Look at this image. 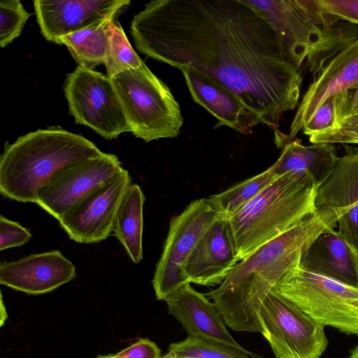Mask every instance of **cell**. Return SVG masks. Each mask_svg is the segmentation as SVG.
<instances>
[{"mask_svg": "<svg viewBox=\"0 0 358 358\" xmlns=\"http://www.w3.org/2000/svg\"><path fill=\"white\" fill-rule=\"evenodd\" d=\"M131 34L141 53L213 77L274 131L299 103V70L245 0L151 1L134 17Z\"/></svg>", "mask_w": 358, "mask_h": 358, "instance_id": "1", "label": "cell"}, {"mask_svg": "<svg viewBox=\"0 0 358 358\" xmlns=\"http://www.w3.org/2000/svg\"><path fill=\"white\" fill-rule=\"evenodd\" d=\"M342 212L317 208L315 214L240 261L217 288L205 294L225 324L235 331L262 333L258 313L263 301L279 280L301 263L313 241L335 229Z\"/></svg>", "mask_w": 358, "mask_h": 358, "instance_id": "2", "label": "cell"}, {"mask_svg": "<svg viewBox=\"0 0 358 358\" xmlns=\"http://www.w3.org/2000/svg\"><path fill=\"white\" fill-rule=\"evenodd\" d=\"M269 23L299 70L304 62L314 79L337 54L358 38V26L340 22L317 0H245Z\"/></svg>", "mask_w": 358, "mask_h": 358, "instance_id": "3", "label": "cell"}, {"mask_svg": "<svg viewBox=\"0 0 358 358\" xmlns=\"http://www.w3.org/2000/svg\"><path fill=\"white\" fill-rule=\"evenodd\" d=\"M102 152L82 135L62 128L28 133L5 145L0 157V193L36 203L39 192L59 171Z\"/></svg>", "mask_w": 358, "mask_h": 358, "instance_id": "4", "label": "cell"}, {"mask_svg": "<svg viewBox=\"0 0 358 358\" xmlns=\"http://www.w3.org/2000/svg\"><path fill=\"white\" fill-rule=\"evenodd\" d=\"M317 187L309 172L287 173L225 217L239 261L315 214Z\"/></svg>", "mask_w": 358, "mask_h": 358, "instance_id": "5", "label": "cell"}, {"mask_svg": "<svg viewBox=\"0 0 358 358\" xmlns=\"http://www.w3.org/2000/svg\"><path fill=\"white\" fill-rule=\"evenodd\" d=\"M110 79L136 137L150 142L178 136L183 124L180 105L147 66L124 71Z\"/></svg>", "mask_w": 358, "mask_h": 358, "instance_id": "6", "label": "cell"}, {"mask_svg": "<svg viewBox=\"0 0 358 358\" xmlns=\"http://www.w3.org/2000/svg\"><path fill=\"white\" fill-rule=\"evenodd\" d=\"M271 292L322 326L358 336V287L310 271L299 264L279 280Z\"/></svg>", "mask_w": 358, "mask_h": 358, "instance_id": "7", "label": "cell"}, {"mask_svg": "<svg viewBox=\"0 0 358 358\" xmlns=\"http://www.w3.org/2000/svg\"><path fill=\"white\" fill-rule=\"evenodd\" d=\"M258 316L275 358H320L327 349L324 327L271 291Z\"/></svg>", "mask_w": 358, "mask_h": 358, "instance_id": "8", "label": "cell"}, {"mask_svg": "<svg viewBox=\"0 0 358 358\" xmlns=\"http://www.w3.org/2000/svg\"><path fill=\"white\" fill-rule=\"evenodd\" d=\"M64 94L77 124L108 140L131 131L122 103L107 76L78 66L66 76Z\"/></svg>", "mask_w": 358, "mask_h": 358, "instance_id": "9", "label": "cell"}, {"mask_svg": "<svg viewBox=\"0 0 358 358\" xmlns=\"http://www.w3.org/2000/svg\"><path fill=\"white\" fill-rule=\"evenodd\" d=\"M221 216L209 206L207 198H201L192 201L180 214L171 218L152 281L157 299L165 301L189 282L182 265L207 229Z\"/></svg>", "mask_w": 358, "mask_h": 358, "instance_id": "10", "label": "cell"}, {"mask_svg": "<svg viewBox=\"0 0 358 358\" xmlns=\"http://www.w3.org/2000/svg\"><path fill=\"white\" fill-rule=\"evenodd\" d=\"M122 169L113 154L83 159L56 174L39 192L36 203L59 221Z\"/></svg>", "mask_w": 358, "mask_h": 358, "instance_id": "11", "label": "cell"}, {"mask_svg": "<svg viewBox=\"0 0 358 358\" xmlns=\"http://www.w3.org/2000/svg\"><path fill=\"white\" fill-rule=\"evenodd\" d=\"M131 185L129 171L123 168L61 218V227L80 243L105 240L113 232L118 208Z\"/></svg>", "mask_w": 358, "mask_h": 358, "instance_id": "12", "label": "cell"}, {"mask_svg": "<svg viewBox=\"0 0 358 358\" xmlns=\"http://www.w3.org/2000/svg\"><path fill=\"white\" fill-rule=\"evenodd\" d=\"M128 0H35L34 7L43 36L56 42L62 36L114 19Z\"/></svg>", "mask_w": 358, "mask_h": 358, "instance_id": "13", "label": "cell"}, {"mask_svg": "<svg viewBox=\"0 0 358 358\" xmlns=\"http://www.w3.org/2000/svg\"><path fill=\"white\" fill-rule=\"evenodd\" d=\"M328 177L317 187V208H338L344 214L338 232L358 252V147L343 145Z\"/></svg>", "mask_w": 358, "mask_h": 358, "instance_id": "14", "label": "cell"}, {"mask_svg": "<svg viewBox=\"0 0 358 358\" xmlns=\"http://www.w3.org/2000/svg\"><path fill=\"white\" fill-rule=\"evenodd\" d=\"M76 277L75 266L59 250L32 254L0 264L1 284L27 294L52 292Z\"/></svg>", "mask_w": 358, "mask_h": 358, "instance_id": "15", "label": "cell"}, {"mask_svg": "<svg viewBox=\"0 0 358 358\" xmlns=\"http://www.w3.org/2000/svg\"><path fill=\"white\" fill-rule=\"evenodd\" d=\"M358 87V39L331 59L305 93L290 126L296 138L316 110L329 98Z\"/></svg>", "mask_w": 358, "mask_h": 358, "instance_id": "16", "label": "cell"}, {"mask_svg": "<svg viewBox=\"0 0 358 358\" xmlns=\"http://www.w3.org/2000/svg\"><path fill=\"white\" fill-rule=\"evenodd\" d=\"M180 70L193 100L218 120L217 126H227L248 134L262 123L234 92L216 79L194 69Z\"/></svg>", "mask_w": 358, "mask_h": 358, "instance_id": "17", "label": "cell"}, {"mask_svg": "<svg viewBox=\"0 0 358 358\" xmlns=\"http://www.w3.org/2000/svg\"><path fill=\"white\" fill-rule=\"evenodd\" d=\"M239 262L228 234L226 218L221 216L203 235L182 269L189 282L215 286L223 282Z\"/></svg>", "mask_w": 358, "mask_h": 358, "instance_id": "18", "label": "cell"}, {"mask_svg": "<svg viewBox=\"0 0 358 358\" xmlns=\"http://www.w3.org/2000/svg\"><path fill=\"white\" fill-rule=\"evenodd\" d=\"M165 301L169 313L182 325L188 337L244 348L229 333L214 303L189 282L176 289Z\"/></svg>", "mask_w": 358, "mask_h": 358, "instance_id": "19", "label": "cell"}, {"mask_svg": "<svg viewBox=\"0 0 358 358\" xmlns=\"http://www.w3.org/2000/svg\"><path fill=\"white\" fill-rule=\"evenodd\" d=\"M300 264L310 271L358 287V252L335 229L320 234Z\"/></svg>", "mask_w": 358, "mask_h": 358, "instance_id": "20", "label": "cell"}, {"mask_svg": "<svg viewBox=\"0 0 358 358\" xmlns=\"http://www.w3.org/2000/svg\"><path fill=\"white\" fill-rule=\"evenodd\" d=\"M275 143L281 150L278 159L271 166L280 177L295 172H309L318 186L328 177L338 158L332 144L316 143L303 145L299 138L291 139L279 130L274 131Z\"/></svg>", "mask_w": 358, "mask_h": 358, "instance_id": "21", "label": "cell"}, {"mask_svg": "<svg viewBox=\"0 0 358 358\" xmlns=\"http://www.w3.org/2000/svg\"><path fill=\"white\" fill-rule=\"evenodd\" d=\"M145 200L141 187L131 184L121 201L113 229L114 236L135 264L139 263L143 259V211Z\"/></svg>", "mask_w": 358, "mask_h": 358, "instance_id": "22", "label": "cell"}, {"mask_svg": "<svg viewBox=\"0 0 358 358\" xmlns=\"http://www.w3.org/2000/svg\"><path fill=\"white\" fill-rule=\"evenodd\" d=\"M113 20H107L62 36L55 43L65 45L79 66L94 70L105 62L108 33Z\"/></svg>", "mask_w": 358, "mask_h": 358, "instance_id": "23", "label": "cell"}, {"mask_svg": "<svg viewBox=\"0 0 358 358\" xmlns=\"http://www.w3.org/2000/svg\"><path fill=\"white\" fill-rule=\"evenodd\" d=\"M278 177L270 166L264 172L248 178L219 194L207 198L209 206L227 217L267 187Z\"/></svg>", "mask_w": 358, "mask_h": 358, "instance_id": "24", "label": "cell"}, {"mask_svg": "<svg viewBox=\"0 0 358 358\" xmlns=\"http://www.w3.org/2000/svg\"><path fill=\"white\" fill-rule=\"evenodd\" d=\"M103 64L110 78L126 70L146 66L132 48L121 25L114 20L109 29Z\"/></svg>", "mask_w": 358, "mask_h": 358, "instance_id": "25", "label": "cell"}, {"mask_svg": "<svg viewBox=\"0 0 358 358\" xmlns=\"http://www.w3.org/2000/svg\"><path fill=\"white\" fill-rule=\"evenodd\" d=\"M169 352L176 358H262L243 349L188 337L171 343Z\"/></svg>", "mask_w": 358, "mask_h": 358, "instance_id": "26", "label": "cell"}, {"mask_svg": "<svg viewBox=\"0 0 358 358\" xmlns=\"http://www.w3.org/2000/svg\"><path fill=\"white\" fill-rule=\"evenodd\" d=\"M352 94V90L344 91L326 100L303 126V133L310 137L332 129L348 111Z\"/></svg>", "mask_w": 358, "mask_h": 358, "instance_id": "27", "label": "cell"}, {"mask_svg": "<svg viewBox=\"0 0 358 358\" xmlns=\"http://www.w3.org/2000/svg\"><path fill=\"white\" fill-rule=\"evenodd\" d=\"M31 15L19 0L0 1V46L5 48L22 32Z\"/></svg>", "mask_w": 358, "mask_h": 358, "instance_id": "28", "label": "cell"}, {"mask_svg": "<svg viewBox=\"0 0 358 358\" xmlns=\"http://www.w3.org/2000/svg\"><path fill=\"white\" fill-rule=\"evenodd\" d=\"M313 144H358V112L348 111L331 129L309 137Z\"/></svg>", "mask_w": 358, "mask_h": 358, "instance_id": "29", "label": "cell"}, {"mask_svg": "<svg viewBox=\"0 0 358 358\" xmlns=\"http://www.w3.org/2000/svg\"><path fill=\"white\" fill-rule=\"evenodd\" d=\"M32 237L30 231L19 223L0 216V250L20 247Z\"/></svg>", "mask_w": 358, "mask_h": 358, "instance_id": "30", "label": "cell"}, {"mask_svg": "<svg viewBox=\"0 0 358 358\" xmlns=\"http://www.w3.org/2000/svg\"><path fill=\"white\" fill-rule=\"evenodd\" d=\"M321 8L342 21L358 26V0H317Z\"/></svg>", "mask_w": 358, "mask_h": 358, "instance_id": "31", "label": "cell"}, {"mask_svg": "<svg viewBox=\"0 0 358 358\" xmlns=\"http://www.w3.org/2000/svg\"><path fill=\"white\" fill-rule=\"evenodd\" d=\"M117 358H161V350L148 338H140L116 353Z\"/></svg>", "mask_w": 358, "mask_h": 358, "instance_id": "32", "label": "cell"}, {"mask_svg": "<svg viewBox=\"0 0 358 358\" xmlns=\"http://www.w3.org/2000/svg\"><path fill=\"white\" fill-rule=\"evenodd\" d=\"M349 110L358 112V87L352 90Z\"/></svg>", "mask_w": 358, "mask_h": 358, "instance_id": "33", "label": "cell"}, {"mask_svg": "<svg viewBox=\"0 0 358 358\" xmlns=\"http://www.w3.org/2000/svg\"><path fill=\"white\" fill-rule=\"evenodd\" d=\"M346 358H358V345L350 351L349 356Z\"/></svg>", "mask_w": 358, "mask_h": 358, "instance_id": "34", "label": "cell"}, {"mask_svg": "<svg viewBox=\"0 0 358 358\" xmlns=\"http://www.w3.org/2000/svg\"><path fill=\"white\" fill-rule=\"evenodd\" d=\"M96 358H117V356L116 354H109L107 355H99Z\"/></svg>", "mask_w": 358, "mask_h": 358, "instance_id": "35", "label": "cell"}, {"mask_svg": "<svg viewBox=\"0 0 358 358\" xmlns=\"http://www.w3.org/2000/svg\"><path fill=\"white\" fill-rule=\"evenodd\" d=\"M161 358H176V356L171 352L168 351V353Z\"/></svg>", "mask_w": 358, "mask_h": 358, "instance_id": "36", "label": "cell"}]
</instances>
